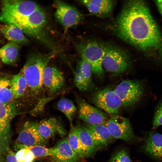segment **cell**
<instances>
[{"label":"cell","mask_w":162,"mask_h":162,"mask_svg":"<svg viewBox=\"0 0 162 162\" xmlns=\"http://www.w3.org/2000/svg\"><path fill=\"white\" fill-rule=\"evenodd\" d=\"M115 30L122 39L152 55L162 64V34L143 1L125 3L117 18Z\"/></svg>","instance_id":"obj_1"},{"label":"cell","mask_w":162,"mask_h":162,"mask_svg":"<svg viewBox=\"0 0 162 162\" xmlns=\"http://www.w3.org/2000/svg\"><path fill=\"white\" fill-rule=\"evenodd\" d=\"M55 55L54 52L48 53H34L30 55L20 72L27 82L30 94L35 97L40 95L44 89L42 82L44 70Z\"/></svg>","instance_id":"obj_2"},{"label":"cell","mask_w":162,"mask_h":162,"mask_svg":"<svg viewBox=\"0 0 162 162\" xmlns=\"http://www.w3.org/2000/svg\"><path fill=\"white\" fill-rule=\"evenodd\" d=\"M46 19L45 12L40 8L22 19L15 25L25 35L39 41L54 52V46L45 31Z\"/></svg>","instance_id":"obj_3"},{"label":"cell","mask_w":162,"mask_h":162,"mask_svg":"<svg viewBox=\"0 0 162 162\" xmlns=\"http://www.w3.org/2000/svg\"><path fill=\"white\" fill-rule=\"evenodd\" d=\"M19 104L15 101L0 102V162H4L10 150V124L12 119L20 113Z\"/></svg>","instance_id":"obj_4"},{"label":"cell","mask_w":162,"mask_h":162,"mask_svg":"<svg viewBox=\"0 0 162 162\" xmlns=\"http://www.w3.org/2000/svg\"><path fill=\"white\" fill-rule=\"evenodd\" d=\"M40 8L36 3L31 1H3L0 12V23L15 25Z\"/></svg>","instance_id":"obj_5"},{"label":"cell","mask_w":162,"mask_h":162,"mask_svg":"<svg viewBox=\"0 0 162 162\" xmlns=\"http://www.w3.org/2000/svg\"><path fill=\"white\" fill-rule=\"evenodd\" d=\"M130 65L129 58L123 50L114 46H104V70L114 75L119 74L127 71Z\"/></svg>","instance_id":"obj_6"},{"label":"cell","mask_w":162,"mask_h":162,"mask_svg":"<svg viewBox=\"0 0 162 162\" xmlns=\"http://www.w3.org/2000/svg\"><path fill=\"white\" fill-rule=\"evenodd\" d=\"M77 49L82 59L90 65L92 72L98 76H101L104 72L102 62L104 45L95 41H90L79 44Z\"/></svg>","instance_id":"obj_7"},{"label":"cell","mask_w":162,"mask_h":162,"mask_svg":"<svg viewBox=\"0 0 162 162\" xmlns=\"http://www.w3.org/2000/svg\"><path fill=\"white\" fill-rule=\"evenodd\" d=\"M114 90L120 98L122 106L129 108L140 101L144 94L145 87L140 81L126 80L119 83Z\"/></svg>","instance_id":"obj_8"},{"label":"cell","mask_w":162,"mask_h":162,"mask_svg":"<svg viewBox=\"0 0 162 162\" xmlns=\"http://www.w3.org/2000/svg\"><path fill=\"white\" fill-rule=\"evenodd\" d=\"M92 99L97 107L113 116L117 115L122 106L121 99L114 89L109 88L97 91L93 95Z\"/></svg>","instance_id":"obj_9"},{"label":"cell","mask_w":162,"mask_h":162,"mask_svg":"<svg viewBox=\"0 0 162 162\" xmlns=\"http://www.w3.org/2000/svg\"><path fill=\"white\" fill-rule=\"evenodd\" d=\"M46 142L39 133L37 128V122L27 121L23 124L19 132L14 147L18 151L24 146H44Z\"/></svg>","instance_id":"obj_10"},{"label":"cell","mask_w":162,"mask_h":162,"mask_svg":"<svg viewBox=\"0 0 162 162\" xmlns=\"http://www.w3.org/2000/svg\"><path fill=\"white\" fill-rule=\"evenodd\" d=\"M56 9L55 16L65 30L79 24L83 16L75 7L60 1L55 2Z\"/></svg>","instance_id":"obj_11"},{"label":"cell","mask_w":162,"mask_h":162,"mask_svg":"<svg viewBox=\"0 0 162 162\" xmlns=\"http://www.w3.org/2000/svg\"><path fill=\"white\" fill-rule=\"evenodd\" d=\"M103 124L108 129L113 138L130 141L135 137L128 118L116 115Z\"/></svg>","instance_id":"obj_12"},{"label":"cell","mask_w":162,"mask_h":162,"mask_svg":"<svg viewBox=\"0 0 162 162\" xmlns=\"http://www.w3.org/2000/svg\"><path fill=\"white\" fill-rule=\"evenodd\" d=\"M76 101L78 117L85 123L91 125L103 124L109 119L106 114L82 98L78 97Z\"/></svg>","instance_id":"obj_13"},{"label":"cell","mask_w":162,"mask_h":162,"mask_svg":"<svg viewBox=\"0 0 162 162\" xmlns=\"http://www.w3.org/2000/svg\"><path fill=\"white\" fill-rule=\"evenodd\" d=\"M42 82L44 88L51 94L64 86L65 79L62 73L58 68L47 65L44 71Z\"/></svg>","instance_id":"obj_14"},{"label":"cell","mask_w":162,"mask_h":162,"mask_svg":"<svg viewBox=\"0 0 162 162\" xmlns=\"http://www.w3.org/2000/svg\"><path fill=\"white\" fill-rule=\"evenodd\" d=\"M37 128L41 136L46 141L56 135L64 137L66 134L61 122L55 117L44 119L37 122Z\"/></svg>","instance_id":"obj_15"},{"label":"cell","mask_w":162,"mask_h":162,"mask_svg":"<svg viewBox=\"0 0 162 162\" xmlns=\"http://www.w3.org/2000/svg\"><path fill=\"white\" fill-rule=\"evenodd\" d=\"M83 125L91 136L97 150L112 142L113 138L104 124L91 125L85 123Z\"/></svg>","instance_id":"obj_16"},{"label":"cell","mask_w":162,"mask_h":162,"mask_svg":"<svg viewBox=\"0 0 162 162\" xmlns=\"http://www.w3.org/2000/svg\"><path fill=\"white\" fill-rule=\"evenodd\" d=\"M54 152L51 156V162H79L80 158L70 147L68 137L59 140L53 147Z\"/></svg>","instance_id":"obj_17"},{"label":"cell","mask_w":162,"mask_h":162,"mask_svg":"<svg viewBox=\"0 0 162 162\" xmlns=\"http://www.w3.org/2000/svg\"><path fill=\"white\" fill-rule=\"evenodd\" d=\"M92 14L105 18L111 14L115 2L111 0H85L80 1Z\"/></svg>","instance_id":"obj_18"},{"label":"cell","mask_w":162,"mask_h":162,"mask_svg":"<svg viewBox=\"0 0 162 162\" xmlns=\"http://www.w3.org/2000/svg\"><path fill=\"white\" fill-rule=\"evenodd\" d=\"M0 31L9 42L18 44H26L28 42L25 33L21 29L14 25L2 23L0 25Z\"/></svg>","instance_id":"obj_19"},{"label":"cell","mask_w":162,"mask_h":162,"mask_svg":"<svg viewBox=\"0 0 162 162\" xmlns=\"http://www.w3.org/2000/svg\"><path fill=\"white\" fill-rule=\"evenodd\" d=\"M146 152L159 159H162V134L150 133L143 146Z\"/></svg>","instance_id":"obj_20"},{"label":"cell","mask_w":162,"mask_h":162,"mask_svg":"<svg viewBox=\"0 0 162 162\" xmlns=\"http://www.w3.org/2000/svg\"><path fill=\"white\" fill-rule=\"evenodd\" d=\"M75 126L77 130L80 142L85 150L86 157L92 155L97 150L92 139L83 124L77 121Z\"/></svg>","instance_id":"obj_21"},{"label":"cell","mask_w":162,"mask_h":162,"mask_svg":"<svg viewBox=\"0 0 162 162\" xmlns=\"http://www.w3.org/2000/svg\"><path fill=\"white\" fill-rule=\"evenodd\" d=\"M19 44L9 42L0 48V58L5 64H13L16 62L19 56Z\"/></svg>","instance_id":"obj_22"},{"label":"cell","mask_w":162,"mask_h":162,"mask_svg":"<svg viewBox=\"0 0 162 162\" xmlns=\"http://www.w3.org/2000/svg\"><path fill=\"white\" fill-rule=\"evenodd\" d=\"M67 137L70 147L79 158L82 159L86 158L85 150L80 142L76 129L72 124H70Z\"/></svg>","instance_id":"obj_23"},{"label":"cell","mask_w":162,"mask_h":162,"mask_svg":"<svg viewBox=\"0 0 162 162\" xmlns=\"http://www.w3.org/2000/svg\"><path fill=\"white\" fill-rule=\"evenodd\" d=\"M11 81L14 99L22 97L28 88L27 82L23 75L19 72L11 77Z\"/></svg>","instance_id":"obj_24"},{"label":"cell","mask_w":162,"mask_h":162,"mask_svg":"<svg viewBox=\"0 0 162 162\" xmlns=\"http://www.w3.org/2000/svg\"><path fill=\"white\" fill-rule=\"evenodd\" d=\"M11 78L0 74V102L9 103L14 100L11 88Z\"/></svg>","instance_id":"obj_25"},{"label":"cell","mask_w":162,"mask_h":162,"mask_svg":"<svg viewBox=\"0 0 162 162\" xmlns=\"http://www.w3.org/2000/svg\"><path fill=\"white\" fill-rule=\"evenodd\" d=\"M57 107L72 124L73 118L77 111V108L73 102L67 98L60 99L57 103Z\"/></svg>","instance_id":"obj_26"},{"label":"cell","mask_w":162,"mask_h":162,"mask_svg":"<svg viewBox=\"0 0 162 162\" xmlns=\"http://www.w3.org/2000/svg\"><path fill=\"white\" fill-rule=\"evenodd\" d=\"M77 68L85 79L90 89H92L94 84L92 77V71L90 64L86 61L82 59Z\"/></svg>","instance_id":"obj_27"},{"label":"cell","mask_w":162,"mask_h":162,"mask_svg":"<svg viewBox=\"0 0 162 162\" xmlns=\"http://www.w3.org/2000/svg\"><path fill=\"white\" fill-rule=\"evenodd\" d=\"M31 151L35 156L37 157H43L51 156L54 152V147L48 148L42 145H35L29 146H24Z\"/></svg>","instance_id":"obj_28"},{"label":"cell","mask_w":162,"mask_h":162,"mask_svg":"<svg viewBox=\"0 0 162 162\" xmlns=\"http://www.w3.org/2000/svg\"><path fill=\"white\" fill-rule=\"evenodd\" d=\"M74 82L76 86L80 91H86L90 90L85 79L77 68L74 74Z\"/></svg>","instance_id":"obj_29"},{"label":"cell","mask_w":162,"mask_h":162,"mask_svg":"<svg viewBox=\"0 0 162 162\" xmlns=\"http://www.w3.org/2000/svg\"><path fill=\"white\" fill-rule=\"evenodd\" d=\"M162 125V100L157 105L155 110L152 128L155 129Z\"/></svg>","instance_id":"obj_30"},{"label":"cell","mask_w":162,"mask_h":162,"mask_svg":"<svg viewBox=\"0 0 162 162\" xmlns=\"http://www.w3.org/2000/svg\"><path fill=\"white\" fill-rule=\"evenodd\" d=\"M110 162H131L127 152L124 149L117 152L112 157Z\"/></svg>","instance_id":"obj_31"},{"label":"cell","mask_w":162,"mask_h":162,"mask_svg":"<svg viewBox=\"0 0 162 162\" xmlns=\"http://www.w3.org/2000/svg\"><path fill=\"white\" fill-rule=\"evenodd\" d=\"M25 148L26 151L24 162H33L36 157L31 151L28 149Z\"/></svg>","instance_id":"obj_32"},{"label":"cell","mask_w":162,"mask_h":162,"mask_svg":"<svg viewBox=\"0 0 162 162\" xmlns=\"http://www.w3.org/2000/svg\"><path fill=\"white\" fill-rule=\"evenodd\" d=\"M26 149L22 148L17 151L15 153L16 159L19 162H24Z\"/></svg>","instance_id":"obj_33"},{"label":"cell","mask_w":162,"mask_h":162,"mask_svg":"<svg viewBox=\"0 0 162 162\" xmlns=\"http://www.w3.org/2000/svg\"><path fill=\"white\" fill-rule=\"evenodd\" d=\"M5 158L6 162H19L16 158L15 153L10 149L7 152Z\"/></svg>","instance_id":"obj_34"},{"label":"cell","mask_w":162,"mask_h":162,"mask_svg":"<svg viewBox=\"0 0 162 162\" xmlns=\"http://www.w3.org/2000/svg\"><path fill=\"white\" fill-rule=\"evenodd\" d=\"M155 3L162 16V0L155 1Z\"/></svg>","instance_id":"obj_35"}]
</instances>
